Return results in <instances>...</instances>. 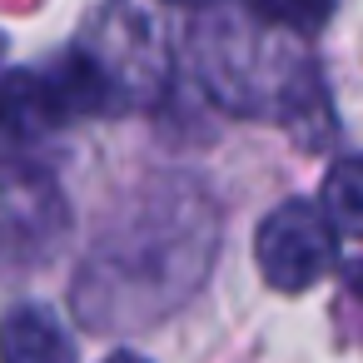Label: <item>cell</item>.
Instances as JSON below:
<instances>
[{
  "instance_id": "1",
  "label": "cell",
  "mask_w": 363,
  "mask_h": 363,
  "mask_svg": "<svg viewBox=\"0 0 363 363\" xmlns=\"http://www.w3.org/2000/svg\"><path fill=\"white\" fill-rule=\"evenodd\" d=\"M219 254V209L194 179H155L95 239L75 279V313L95 328H145L174 313Z\"/></svg>"
},
{
  "instance_id": "13",
  "label": "cell",
  "mask_w": 363,
  "mask_h": 363,
  "mask_svg": "<svg viewBox=\"0 0 363 363\" xmlns=\"http://www.w3.org/2000/svg\"><path fill=\"white\" fill-rule=\"evenodd\" d=\"M0 50H6V40H0Z\"/></svg>"
},
{
  "instance_id": "5",
  "label": "cell",
  "mask_w": 363,
  "mask_h": 363,
  "mask_svg": "<svg viewBox=\"0 0 363 363\" xmlns=\"http://www.w3.org/2000/svg\"><path fill=\"white\" fill-rule=\"evenodd\" d=\"M254 264L274 294H303L338 264V224L313 199H284L254 234Z\"/></svg>"
},
{
  "instance_id": "6",
  "label": "cell",
  "mask_w": 363,
  "mask_h": 363,
  "mask_svg": "<svg viewBox=\"0 0 363 363\" xmlns=\"http://www.w3.org/2000/svg\"><path fill=\"white\" fill-rule=\"evenodd\" d=\"M65 120L60 100H55V85L40 70H0V150H21V145H35L45 135H55Z\"/></svg>"
},
{
  "instance_id": "10",
  "label": "cell",
  "mask_w": 363,
  "mask_h": 363,
  "mask_svg": "<svg viewBox=\"0 0 363 363\" xmlns=\"http://www.w3.org/2000/svg\"><path fill=\"white\" fill-rule=\"evenodd\" d=\"M343 284H348V294H353V298H363V259L343 269Z\"/></svg>"
},
{
  "instance_id": "12",
  "label": "cell",
  "mask_w": 363,
  "mask_h": 363,
  "mask_svg": "<svg viewBox=\"0 0 363 363\" xmlns=\"http://www.w3.org/2000/svg\"><path fill=\"white\" fill-rule=\"evenodd\" d=\"M174 6H214V0H174Z\"/></svg>"
},
{
  "instance_id": "8",
  "label": "cell",
  "mask_w": 363,
  "mask_h": 363,
  "mask_svg": "<svg viewBox=\"0 0 363 363\" xmlns=\"http://www.w3.org/2000/svg\"><path fill=\"white\" fill-rule=\"evenodd\" d=\"M318 204L328 209V219L338 224V234L363 239V160H338L323 174Z\"/></svg>"
},
{
  "instance_id": "9",
  "label": "cell",
  "mask_w": 363,
  "mask_h": 363,
  "mask_svg": "<svg viewBox=\"0 0 363 363\" xmlns=\"http://www.w3.org/2000/svg\"><path fill=\"white\" fill-rule=\"evenodd\" d=\"M244 6L259 16V21H274V26H289L298 35H313L328 26L338 0H244Z\"/></svg>"
},
{
  "instance_id": "7",
  "label": "cell",
  "mask_w": 363,
  "mask_h": 363,
  "mask_svg": "<svg viewBox=\"0 0 363 363\" xmlns=\"http://www.w3.org/2000/svg\"><path fill=\"white\" fill-rule=\"evenodd\" d=\"M0 363H75V338L55 308L26 298L0 313Z\"/></svg>"
},
{
  "instance_id": "2",
  "label": "cell",
  "mask_w": 363,
  "mask_h": 363,
  "mask_svg": "<svg viewBox=\"0 0 363 363\" xmlns=\"http://www.w3.org/2000/svg\"><path fill=\"white\" fill-rule=\"evenodd\" d=\"M194 70L229 115L279 120L294 130L328 115L318 65L298 30L259 21L254 11L204 21L194 30Z\"/></svg>"
},
{
  "instance_id": "4",
  "label": "cell",
  "mask_w": 363,
  "mask_h": 363,
  "mask_svg": "<svg viewBox=\"0 0 363 363\" xmlns=\"http://www.w3.org/2000/svg\"><path fill=\"white\" fill-rule=\"evenodd\" d=\"M85 45L110 70L125 110H140V105L164 95L169 50H164V30H160V21H155V11L145 0H110V6L90 21Z\"/></svg>"
},
{
  "instance_id": "3",
  "label": "cell",
  "mask_w": 363,
  "mask_h": 363,
  "mask_svg": "<svg viewBox=\"0 0 363 363\" xmlns=\"http://www.w3.org/2000/svg\"><path fill=\"white\" fill-rule=\"evenodd\" d=\"M70 239V199L50 169L0 160V274H35Z\"/></svg>"
},
{
  "instance_id": "11",
  "label": "cell",
  "mask_w": 363,
  "mask_h": 363,
  "mask_svg": "<svg viewBox=\"0 0 363 363\" xmlns=\"http://www.w3.org/2000/svg\"><path fill=\"white\" fill-rule=\"evenodd\" d=\"M105 363H150V358H140V353H130V348H120V353H110Z\"/></svg>"
}]
</instances>
